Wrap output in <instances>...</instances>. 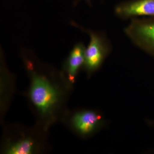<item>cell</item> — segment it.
Segmentation results:
<instances>
[{
	"instance_id": "obj_1",
	"label": "cell",
	"mask_w": 154,
	"mask_h": 154,
	"mask_svg": "<svg viewBox=\"0 0 154 154\" xmlns=\"http://www.w3.org/2000/svg\"><path fill=\"white\" fill-rule=\"evenodd\" d=\"M125 32L134 43L154 57V17L133 19Z\"/></svg>"
},
{
	"instance_id": "obj_2",
	"label": "cell",
	"mask_w": 154,
	"mask_h": 154,
	"mask_svg": "<svg viewBox=\"0 0 154 154\" xmlns=\"http://www.w3.org/2000/svg\"><path fill=\"white\" fill-rule=\"evenodd\" d=\"M30 96L34 105L42 113H46L57 100V91L42 76L33 75Z\"/></svg>"
},
{
	"instance_id": "obj_3",
	"label": "cell",
	"mask_w": 154,
	"mask_h": 154,
	"mask_svg": "<svg viewBox=\"0 0 154 154\" xmlns=\"http://www.w3.org/2000/svg\"><path fill=\"white\" fill-rule=\"evenodd\" d=\"M71 24L89 34L90 41L86 48L84 64L89 71L96 70L100 66L108 52V47L105 38L98 32L85 29L74 22H71Z\"/></svg>"
},
{
	"instance_id": "obj_4",
	"label": "cell",
	"mask_w": 154,
	"mask_h": 154,
	"mask_svg": "<svg viewBox=\"0 0 154 154\" xmlns=\"http://www.w3.org/2000/svg\"><path fill=\"white\" fill-rule=\"evenodd\" d=\"M115 14L122 18L146 16L154 17V0H133L119 4Z\"/></svg>"
},
{
	"instance_id": "obj_5",
	"label": "cell",
	"mask_w": 154,
	"mask_h": 154,
	"mask_svg": "<svg viewBox=\"0 0 154 154\" xmlns=\"http://www.w3.org/2000/svg\"><path fill=\"white\" fill-rule=\"evenodd\" d=\"M101 118L92 111H85L77 113L73 119L75 128L82 134L91 133L99 126Z\"/></svg>"
},
{
	"instance_id": "obj_6",
	"label": "cell",
	"mask_w": 154,
	"mask_h": 154,
	"mask_svg": "<svg viewBox=\"0 0 154 154\" xmlns=\"http://www.w3.org/2000/svg\"><path fill=\"white\" fill-rule=\"evenodd\" d=\"M86 48L82 42L76 44L69 55L66 62V69L70 78L74 79L80 67L85 63Z\"/></svg>"
},
{
	"instance_id": "obj_7",
	"label": "cell",
	"mask_w": 154,
	"mask_h": 154,
	"mask_svg": "<svg viewBox=\"0 0 154 154\" xmlns=\"http://www.w3.org/2000/svg\"><path fill=\"white\" fill-rule=\"evenodd\" d=\"M33 143L29 140H24L12 146L9 149L10 154H29L32 152Z\"/></svg>"
},
{
	"instance_id": "obj_8",
	"label": "cell",
	"mask_w": 154,
	"mask_h": 154,
	"mask_svg": "<svg viewBox=\"0 0 154 154\" xmlns=\"http://www.w3.org/2000/svg\"><path fill=\"white\" fill-rule=\"evenodd\" d=\"M150 123H151V125H154V121H153V122H150Z\"/></svg>"
},
{
	"instance_id": "obj_9",
	"label": "cell",
	"mask_w": 154,
	"mask_h": 154,
	"mask_svg": "<svg viewBox=\"0 0 154 154\" xmlns=\"http://www.w3.org/2000/svg\"><path fill=\"white\" fill-rule=\"evenodd\" d=\"M86 1H87V2H90V1H91V0H86Z\"/></svg>"
}]
</instances>
